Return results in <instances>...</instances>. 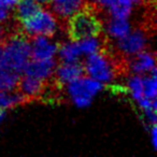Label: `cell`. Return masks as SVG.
I'll list each match as a JSON object with an SVG mask.
<instances>
[{"mask_svg":"<svg viewBox=\"0 0 157 157\" xmlns=\"http://www.w3.org/2000/svg\"><path fill=\"white\" fill-rule=\"evenodd\" d=\"M127 70L131 74L144 75L156 70L155 68V54L147 50L142 51L126 59Z\"/></svg>","mask_w":157,"mask_h":157,"instance_id":"cell-9","label":"cell"},{"mask_svg":"<svg viewBox=\"0 0 157 157\" xmlns=\"http://www.w3.org/2000/svg\"><path fill=\"white\" fill-rule=\"evenodd\" d=\"M99 12H107L109 16L128 18L136 6L143 5V0H86Z\"/></svg>","mask_w":157,"mask_h":157,"instance_id":"cell-7","label":"cell"},{"mask_svg":"<svg viewBox=\"0 0 157 157\" xmlns=\"http://www.w3.org/2000/svg\"><path fill=\"white\" fill-rule=\"evenodd\" d=\"M10 17H11L10 10L9 9H2V8H0V24L8 22V21L10 20Z\"/></svg>","mask_w":157,"mask_h":157,"instance_id":"cell-21","label":"cell"},{"mask_svg":"<svg viewBox=\"0 0 157 157\" xmlns=\"http://www.w3.org/2000/svg\"><path fill=\"white\" fill-rule=\"evenodd\" d=\"M18 80L20 73L8 67H0V92L16 90Z\"/></svg>","mask_w":157,"mask_h":157,"instance_id":"cell-18","label":"cell"},{"mask_svg":"<svg viewBox=\"0 0 157 157\" xmlns=\"http://www.w3.org/2000/svg\"><path fill=\"white\" fill-rule=\"evenodd\" d=\"M36 1H38L39 3H48L50 2V0H36Z\"/></svg>","mask_w":157,"mask_h":157,"instance_id":"cell-24","label":"cell"},{"mask_svg":"<svg viewBox=\"0 0 157 157\" xmlns=\"http://www.w3.org/2000/svg\"><path fill=\"white\" fill-rule=\"evenodd\" d=\"M5 63L17 73H23L31 59L30 38L27 37L16 24L12 29L7 28L5 39L0 44Z\"/></svg>","mask_w":157,"mask_h":157,"instance_id":"cell-2","label":"cell"},{"mask_svg":"<svg viewBox=\"0 0 157 157\" xmlns=\"http://www.w3.org/2000/svg\"><path fill=\"white\" fill-rule=\"evenodd\" d=\"M15 9V18L17 22L28 18L40 9V3L36 0H17Z\"/></svg>","mask_w":157,"mask_h":157,"instance_id":"cell-17","label":"cell"},{"mask_svg":"<svg viewBox=\"0 0 157 157\" xmlns=\"http://www.w3.org/2000/svg\"><path fill=\"white\" fill-rule=\"evenodd\" d=\"M6 33H7V28H5V27H2L0 25V44H1L2 40L5 39Z\"/></svg>","mask_w":157,"mask_h":157,"instance_id":"cell-23","label":"cell"},{"mask_svg":"<svg viewBox=\"0 0 157 157\" xmlns=\"http://www.w3.org/2000/svg\"><path fill=\"white\" fill-rule=\"evenodd\" d=\"M126 59L110 48L107 42L105 48L88 55L83 65L84 72L100 83L109 84L128 72Z\"/></svg>","mask_w":157,"mask_h":157,"instance_id":"cell-1","label":"cell"},{"mask_svg":"<svg viewBox=\"0 0 157 157\" xmlns=\"http://www.w3.org/2000/svg\"><path fill=\"white\" fill-rule=\"evenodd\" d=\"M107 38L113 40H120L126 37L131 30V24L128 18H121L109 16L107 21Z\"/></svg>","mask_w":157,"mask_h":157,"instance_id":"cell-14","label":"cell"},{"mask_svg":"<svg viewBox=\"0 0 157 157\" xmlns=\"http://www.w3.org/2000/svg\"><path fill=\"white\" fill-rule=\"evenodd\" d=\"M55 68H56L55 58L44 59V60L30 59L25 67L23 73L33 75L40 80H43V81H50L53 78Z\"/></svg>","mask_w":157,"mask_h":157,"instance_id":"cell-12","label":"cell"},{"mask_svg":"<svg viewBox=\"0 0 157 157\" xmlns=\"http://www.w3.org/2000/svg\"><path fill=\"white\" fill-rule=\"evenodd\" d=\"M31 59L44 60V59L55 58V55L58 51V44L51 40L48 37L38 36L30 40Z\"/></svg>","mask_w":157,"mask_h":157,"instance_id":"cell-11","label":"cell"},{"mask_svg":"<svg viewBox=\"0 0 157 157\" xmlns=\"http://www.w3.org/2000/svg\"><path fill=\"white\" fill-rule=\"evenodd\" d=\"M59 58L63 63H74V61H80V58L83 56L78 41H70L63 42L60 45H58Z\"/></svg>","mask_w":157,"mask_h":157,"instance_id":"cell-15","label":"cell"},{"mask_svg":"<svg viewBox=\"0 0 157 157\" xmlns=\"http://www.w3.org/2000/svg\"><path fill=\"white\" fill-rule=\"evenodd\" d=\"M48 3L59 21H68L70 16L85 6L86 0H50Z\"/></svg>","mask_w":157,"mask_h":157,"instance_id":"cell-13","label":"cell"},{"mask_svg":"<svg viewBox=\"0 0 157 157\" xmlns=\"http://www.w3.org/2000/svg\"><path fill=\"white\" fill-rule=\"evenodd\" d=\"M66 87L68 96L74 105L78 108H86L90 105L95 96L103 90V84L90 76L81 75L67 84Z\"/></svg>","mask_w":157,"mask_h":157,"instance_id":"cell-6","label":"cell"},{"mask_svg":"<svg viewBox=\"0 0 157 157\" xmlns=\"http://www.w3.org/2000/svg\"><path fill=\"white\" fill-rule=\"evenodd\" d=\"M151 21H145L140 23L136 28H131L126 37L120 40H116L115 44H113L110 39H108V45L110 48L116 52L124 58L136 55L142 51L147 50L150 45V38L153 35L155 25L151 26Z\"/></svg>","mask_w":157,"mask_h":157,"instance_id":"cell-4","label":"cell"},{"mask_svg":"<svg viewBox=\"0 0 157 157\" xmlns=\"http://www.w3.org/2000/svg\"><path fill=\"white\" fill-rule=\"evenodd\" d=\"M20 29L31 39L38 36L53 38L59 30V20L53 12L40 8L28 18L18 22Z\"/></svg>","mask_w":157,"mask_h":157,"instance_id":"cell-5","label":"cell"},{"mask_svg":"<svg viewBox=\"0 0 157 157\" xmlns=\"http://www.w3.org/2000/svg\"><path fill=\"white\" fill-rule=\"evenodd\" d=\"M127 90H129L131 98L136 102H139L141 99H143V75L132 74L127 83Z\"/></svg>","mask_w":157,"mask_h":157,"instance_id":"cell-19","label":"cell"},{"mask_svg":"<svg viewBox=\"0 0 157 157\" xmlns=\"http://www.w3.org/2000/svg\"><path fill=\"white\" fill-rule=\"evenodd\" d=\"M102 30L103 22L99 16V11L87 2L68 18L67 33L70 40L73 41L100 36Z\"/></svg>","mask_w":157,"mask_h":157,"instance_id":"cell-3","label":"cell"},{"mask_svg":"<svg viewBox=\"0 0 157 157\" xmlns=\"http://www.w3.org/2000/svg\"><path fill=\"white\" fill-rule=\"evenodd\" d=\"M48 85V81H43L33 75L24 74L20 76L16 90L27 99V101L37 100L40 98H44L46 88Z\"/></svg>","mask_w":157,"mask_h":157,"instance_id":"cell-8","label":"cell"},{"mask_svg":"<svg viewBox=\"0 0 157 157\" xmlns=\"http://www.w3.org/2000/svg\"><path fill=\"white\" fill-rule=\"evenodd\" d=\"M151 131V141H152V144L154 146V148L157 147V129H156V124L152 125V126L148 127Z\"/></svg>","mask_w":157,"mask_h":157,"instance_id":"cell-20","label":"cell"},{"mask_svg":"<svg viewBox=\"0 0 157 157\" xmlns=\"http://www.w3.org/2000/svg\"><path fill=\"white\" fill-rule=\"evenodd\" d=\"M16 2L17 0H0V8L11 10L12 8L15 7Z\"/></svg>","mask_w":157,"mask_h":157,"instance_id":"cell-22","label":"cell"},{"mask_svg":"<svg viewBox=\"0 0 157 157\" xmlns=\"http://www.w3.org/2000/svg\"><path fill=\"white\" fill-rule=\"evenodd\" d=\"M151 2H155V0H143V3L144 5H148Z\"/></svg>","mask_w":157,"mask_h":157,"instance_id":"cell-25","label":"cell"},{"mask_svg":"<svg viewBox=\"0 0 157 157\" xmlns=\"http://www.w3.org/2000/svg\"><path fill=\"white\" fill-rule=\"evenodd\" d=\"M27 102V99L16 90L0 92V109H2L3 111L17 105H25Z\"/></svg>","mask_w":157,"mask_h":157,"instance_id":"cell-16","label":"cell"},{"mask_svg":"<svg viewBox=\"0 0 157 157\" xmlns=\"http://www.w3.org/2000/svg\"><path fill=\"white\" fill-rule=\"evenodd\" d=\"M84 73V67L80 61L74 63H61L59 66H56L54 74H53V81L63 87L70 82L75 78H80Z\"/></svg>","mask_w":157,"mask_h":157,"instance_id":"cell-10","label":"cell"}]
</instances>
